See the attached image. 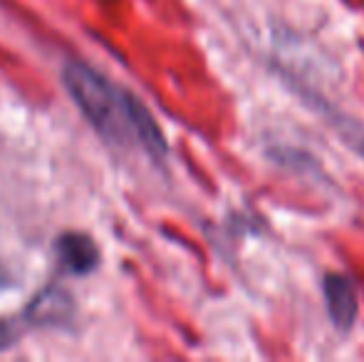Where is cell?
<instances>
[{"instance_id": "cell-3", "label": "cell", "mask_w": 364, "mask_h": 362, "mask_svg": "<svg viewBox=\"0 0 364 362\" xmlns=\"http://www.w3.org/2000/svg\"><path fill=\"white\" fill-rule=\"evenodd\" d=\"M58 258L63 271L73 275L92 273L100 263V251H97L95 241L85 233H65L58 238Z\"/></svg>"}, {"instance_id": "cell-2", "label": "cell", "mask_w": 364, "mask_h": 362, "mask_svg": "<svg viewBox=\"0 0 364 362\" xmlns=\"http://www.w3.org/2000/svg\"><path fill=\"white\" fill-rule=\"evenodd\" d=\"M325 303L337 330H350L357 318V290L347 275L330 273L325 278Z\"/></svg>"}, {"instance_id": "cell-5", "label": "cell", "mask_w": 364, "mask_h": 362, "mask_svg": "<svg viewBox=\"0 0 364 362\" xmlns=\"http://www.w3.org/2000/svg\"><path fill=\"white\" fill-rule=\"evenodd\" d=\"M15 338H18V330L13 328V323H5V320H0V350L10 348V345L15 343Z\"/></svg>"}, {"instance_id": "cell-1", "label": "cell", "mask_w": 364, "mask_h": 362, "mask_svg": "<svg viewBox=\"0 0 364 362\" xmlns=\"http://www.w3.org/2000/svg\"><path fill=\"white\" fill-rule=\"evenodd\" d=\"M65 85L75 97L82 115L95 129L114 144H136L151 156L164 154V137L156 122L127 90H119L85 63H68L63 70Z\"/></svg>"}, {"instance_id": "cell-4", "label": "cell", "mask_w": 364, "mask_h": 362, "mask_svg": "<svg viewBox=\"0 0 364 362\" xmlns=\"http://www.w3.org/2000/svg\"><path fill=\"white\" fill-rule=\"evenodd\" d=\"M65 310H70V298L60 290H45L33 305H30L28 315L35 318L38 323H45V320H55V323H63Z\"/></svg>"}]
</instances>
